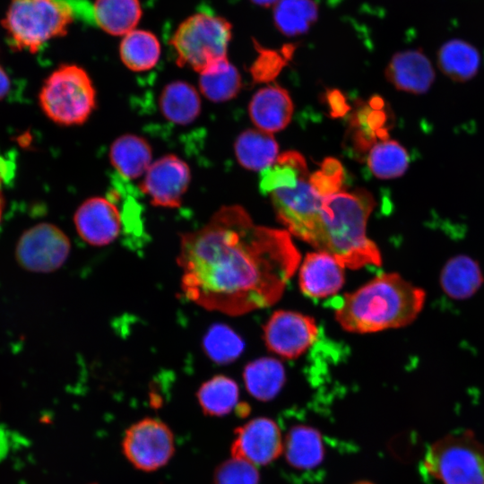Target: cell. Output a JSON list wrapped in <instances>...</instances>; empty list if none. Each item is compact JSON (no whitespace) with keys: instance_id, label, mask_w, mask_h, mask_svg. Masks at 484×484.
I'll use <instances>...</instances> for the list:
<instances>
[{"instance_id":"6da1fadb","label":"cell","mask_w":484,"mask_h":484,"mask_svg":"<svg viewBox=\"0 0 484 484\" xmlns=\"http://www.w3.org/2000/svg\"><path fill=\"white\" fill-rule=\"evenodd\" d=\"M301 255L286 229L255 225L239 205L220 207L180 235L181 290L209 311L237 316L278 302Z\"/></svg>"},{"instance_id":"7a4b0ae2","label":"cell","mask_w":484,"mask_h":484,"mask_svg":"<svg viewBox=\"0 0 484 484\" xmlns=\"http://www.w3.org/2000/svg\"><path fill=\"white\" fill-rule=\"evenodd\" d=\"M425 302L423 289L397 272H386L346 293L335 309L334 317L349 333H377L411 324Z\"/></svg>"},{"instance_id":"3957f363","label":"cell","mask_w":484,"mask_h":484,"mask_svg":"<svg viewBox=\"0 0 484 484\" xmlns=\"http://www.w3.org/2000/svg\"><path fill=\"white\" fill-rule=\"evenodd\" d=\"M375 204L372 194L364 189L339 191L324 197L313 247L332 255L345 268L380 266L381 253L367 237V222Z\"/></svg>"},{"instance_id":"277c9868","label":"cell","mask_w":484,"mask_h":484,"mask_svg":"<svg viewBox=\"0 0 484 484\" xmlns=\"http://www.w3.org/2000/svg\"><path fill=\"white\" fill-rule=\"evenodd\" d=\"M73 22V10L63 0H11L2 25L13 48L36 53L65 36Z\"/></svg>"},{"instance_id":"5b68a950","label":"cell","mask_w":484,"mask_h":484,"mask_svg":"<svg viewBox=\"0 0 484 484\" xmlns=\"http://www.w3.org/2000/svg\"><path fill=\"white\" fill-rule=\"evenodd\" d=\"M232 25L225 18L196 13L185 19L169 39L178 66L202 73L228 59Z\"/></svg>"},{"instance_id":"8992f818","label":"cell","mask_w":484,"mask_h":484,"mask_svg":"<svg viewBox=\"0 0 484 484\" xmlns=\"http://www.w3.org/2000/svg\"><path fill=\"white\" fill-rule=\"evenodd\" d=\"M39 104L56 124L81 125L96 108L97 92L84 68L74 64L62 65L44 82Z\"/></svg>"},{"instance_id":"52a82bcc","label":"cell","mask_w":484,"mask_h":484,"mask_svg":"<svg viewBox=\"0 0 484 484\" xmlns=\"http://www.w3.org/2000/svg\"><path fill=\"white\" fill-rule=\"evenodd\" d=\"M423 466L441 484H484V445L470 429L446 434L428 446Z\"/></svg>"},{"instance_id":"ba28073f","label":"cell","mask_w":484,"mask_h":484,"mask_svg":"<svg viewBox=\"0 0 484 484\" xmlns=\"http://www.w3.org/2000/svg\"><path fill=\"white\" fill-rule=\"evenodd\" d=\"M277 220L294 237L314 246L319 229L322 197L310 182L309 172L295 187H284L271 193Z\"/></svg>"},{"instance_id":"9c48e42d","label":"cell","mask_w":484,"mask_h":484,"mask_svg":"<svg viewBox=\"0 0 484 484\" xmlns=\"http://www.w3.org/2000/svg\"><path fill=\"white\" fill-rule=\"evenodd\" d=\"M71 243L58 227L39 223L25 230L15 246V259L26 271L47 273L59 269L68 258Z\"/></svg>"},{"instance_id":"30bf717a","label":"cell","mask_w":484,"mask_h":484,"mask_svg":"<svg viewBox=\"0 0 484 484\" xmlns=\"http://www.w3.org/2000/svg\"><path fill=\"white\" fill-rule=\"evenodd\" d=\"M126 459L138 470L156 471L174 454V436L161 420L146 418L128 428L122 441Z\"/></svg>"},{"instance_id":"8fae6325","label":"cell","mask_w":484,"mask_h":484,"mask_svg":"<svg viewBox=\"0 0 484 484\" xmlns=\"http://www.w3.org/2000/svg\"><path fill=\"white\" fill-rule=\"evenodd\" d=\"M319 330L309 315L289 310H277L264 325V340L272 352L295 359L316 341Z\"/></svg>"},{"instance_id":"7c38bea8","label":"cell","mask_w":484,"mask_h":484,"mask_svg":"<svg viewBox=\"0 0 484 484\" xmlns=\"http://www.w3.org/2000/svg\"><path fill=\"white\" fill-rule=\"evenodd\" d=\"M190 182L188 164L175 154H166L151 162L140 183V190L154 206L178 208Z\"/></svg>"},{"instance_id":"4fadbf2b","label":"cell","mask_w":484,"mask_h":484,"mask_svg":"<svg viewBox=\"0 0 484 484\" xmlns=\"http://www.w3.org/2000/svg\"><path fill=\"white\" fill-rule=\"evenodd\" d=\"M230 451L233 458L255 466L268 464L283 451L280 428L271 419H253L235 429Z\"/></svg>"},{"instance_id":"5bb4252c","label":"cell","mask_w":484,"mask_h":484,"mask_svg":"<svg viewBox=\"0 0 484 484\" xmlns=\"http://www.w3.org/2000/svg\"><path fill=\"white\" fill-rule=\"evenodd\" d=\"M73 222L78 235L93 246L114 242L122 228L118 207L108 198L90 197L77 208Z\"/></svg>"},{"instance_id":"9a60e30c","label":"cell","mask_w":484,"mask_h":484,"mask_svg":"<svg viewBox=\"0 0 484 484\" xmlns=\"http://www.w3.org/2000/svg\"><path fill=\"white\" fill-rule=\"evenodd\" d=\"M344 268L326 252L315 250L307 253L298 267L301 292L311 298L335 295L344 284Z\"/></svg>"},{"instance_id":"2e32d148","label":"cell","mask_w":484,"mask_h":484,"mask_svg":"<svg viewBox=\"0 0 484 484\" xmlns=\"http://www.w3.org/2000/svg\"><path fill=\"white\" fill-rule=\"evenodd\" d=\"M385 74L397 90L413 94L427 92L435 80L433 65L420 49H407L394 54Z\"/></svg>"},{"instance_id":"e0dca14e","label":"cell","mask_w":484,"mask_h":484,"mask_svg":"<svg viewBox=\"0 0 484 484\" xmlns=\"http://www.w3.org/2000/svg\"><path fill=\"white\" fill-rule=\"evenodd\" d=\"M253 123L264 132L272 134L284 129L290 122L293 103L288 91L274 84L260 89L248 106Z\"/></svg>"},{"instance_id":"ac0fdd59","label":"cell","mask_w":484,"mask_h":484,"mask_svg":"<svg viewBox=\"0 0 484 484\" xmlns=\"http://www.w3.org/2000/svg\"><path fill=\"white\" fill-rule=\"evenodd\" d=\"M108 157L120 176L135 179L143 176L151 164L152 150L145 138L134 134H125L113 141Z\"/></svg>"},{"instance_id":"d6986e66","label":"cell","mask_w":484,"mask_h":484,"mask_svg":"<svg viewBox=\"0 0 484 484\" xmlns=\"http://www.w3.org/2000/svg\"><path fill=\"white\" fill-rule=\"evenodd\" d=\"M484 281L479 264L471 256L458 255L450 258L440 273L443 291L451 298L465 299L473 296Z\"/></svg>"},{"instance_id":"ffe728a7","label":"cell","mask_w":484,"mask_h":484,"mask_svg":"<svg viewBox=\"0 0 484 484\" xmlns=\"http://www.w3.org/2000/svg\"><path fill=\"white\" fill-rule=\"evenodd\" d=\"M288 463L298 470H311L324 460V447L320 432L307 425L292 427L283 443Z\"/></svg>"},{"instance_id":"44dd1931","label":"cell","mask_w":484,"mask_h":484,"mask_svg":"<svg viewBox=\"0 0 484 484\" xmlns=\"http://www.w3.org/2000/svg\"><path fill=\"white\" fill-rule=\"evenodd\" d=\"M162 116L171 123L186 125L201 113V99L196 89L184 81L168 83L159 98Z\"/></svg>"},{"instance_id":"7402d4cb","label":"cell","mask_w":484,"mask_h":484,"mask_svg":"<svg viewBox=\"0 0 484 484\" xmlns=\"http://www.w3.org/2000/svg\"><path fill=\"white\" fill-rule=\"evenodd\" d=\"M142 13L139 0H95L93 4L97 25L112 36H125L135 30Z\"/></svg>"},{"instance_id":"603a6c76","label":"cell","mask_w":484,"mask_h":484,"mask_svg":"<svg viewBox=\"0 0 484 484\" xmlns=\"http://www.w3.org/2000/svg\"><path fill=\"white\" fill-rule=\"evenodd\" d=\"M437 65L451 80L467 82L477 74L480 66V56L471 43L458 39H450L440 47Z\"/></svg>"},{"instance_id":"cb8c5ba5","label":"cell","mask_w":484,"mask_h":484,"mask_svg":"<svg viewBox=\"0 0 484 484\" xmlns=\"http://www.w3.org/2000/svg\"><path fill=\"white\" fill-rule=\"evenodd\" d=\"M234 150L237 160L243 168L264 170L275 162L279 147L271 134L247 129L238 136Z\"/></svg>"},{"instance_id":"d4e9b609","label":"cell","mask_w":484,"mask_h":484,"mask_svg":"<svg viewBox=\"0 0 484 484\" xmlns=\"http://www.w3.org/2000/svg\"><path fill=\"white\" fill-rule=\"evenodd\" d=\"M161 54L160 43L157 36L146 30H134L125 36L119 44V56L122 63L133 72H145L152 69Z\"/></svg>"},{"instance_id":"484cf974","label":"cell","mask_w":484,"mask_h":484,"mask_svg":"<svg viewBox=\"0 0 484 484\" xmlns=\"http://www.w3.org/2000/svg\"><path fill=\"white\" fill-rule=\"evenodd\" d=\"M248 393L260 401L274 398L285 382L283 365L272 358H261L248 363L243 373Z\"/></svg>"},{"instance_id":"4316f807","label":"cell","mask_w":484,"mask_h":484,"mask_svg":"<svg viewBox=\"0 0 484 484\" xmlns=\"http://www.w3.org/2000/svg\"><path fill=\"white\" fill-rule=\"evenodd\" d=\"M272 10L276 29L288 37L307 32L319 15L315 0H279Z\"/></svg>"},{"instance_id":"83f0119b","label":"cell","mask_w":484,"mask_h":484,"mask_svg":"<svg viewBox=\"0 0 484 484\" xmlns=\"http://www.w3.org/2000/svg\"><path fill=\"white\" fill-rule=\"evenodd\" d=\"M238 396V384L222 375L204 382L197 391V400L203 413L213 417L229 414L237 406Z\"/></svg>"},{"instance_id":"f1b7e54d","label":"cell","mask_w":484,"mask_h":484,"mask_svg":"<svg viewBox=\"0 0 484 484\" xmlns=\"http://www.w3.org/2000/svg\"><path fill=\"white\" fill-rule=\"evenodd\" d=\"M308 173L305 158L295 151H289L279 157L260 176V190L264 194L284 187H295L298 179Z\"/></svg>"},{"instance_id":"f546056e","label":"cell","mask_w":484,"mask_h":484,"mask_svg":"<svg viewBox=\"0 0 484 484\" xmlns=\"http://www.w3.org/2000/svg\"><path fill=\"white\" fill-rule=\"evenodd\" d=\"M201 93L213 102H223L236 97L240 91L241 77L229 59L199 73Z\"/></svg>"},{"instance_id":"4dcf8cb0","label":"cell","mask_w":484,"mask_h":484,"mask_svg":"<svg viewBox=\"0 0 484 484\" xmlns=\"http://www.w3.org/2000/svg\"><path fill=\"white\" fill-rule=\"evenodd\" d=\"M367 163L371 172L379 178L390 179L402 176L409 166L405 148L393 140H384L370 150Z\"/></svg>"},{"instance_id":"1f68e13d","label":"cell","mask_w":484,"mask_h":484,"mask_svg":"<svg viewBox=\"0 0 484 484\" xmlns=\"http://www.w3.org/2000/svg\"><path fill=\"white\" fill-rule=\"evenodd\" d=\"M203 346L205 354L217 364H228L236 360L244 350V342L229 326L213 324L206 332Z\"/></svg>"},{"instance_id":"d6a6232c","label":"cell","mask_w":484,"mask_h":484,"mask_svg":"<svg viewBox=\"0 0 484 484\" xmlns=\"http://www.w3.org/2000/svg\"><path fill=\"white\" fill-rule=\"evenodd\" d=\"M259 479L255 465L233 457L220 463L213 475L214 484H259Z\"/></svg>"},{"instance_id":"836d02e7","label":"cell","mask_w":484,"mask_h":484,"mask_svg":"<svg viewBox=\"0 0 484 484\" xmlns=\"http://www.w3.org/2000/svg\"><path fill=\"white\" fill-rule=\"evenodd\" d=\"M342 168L341 163L333 158L326 159L321 169L310 175V182L315 190L325 197L340 191L342 182Z\"/></svg>"},{"instance_id":"e575fe53","label":"cell","mask_w":484,"mask_h":484,"mask_svg":"<svg viewBox=\"0 0 484 484\" xmlns=\"http://www.w3.org/2000/svg\"><path fill=\"white\" fill-rule=\"evenodd\" d=\"M10 79L4 70L0 66V99H4L10 90Z\"/></svg>"},{"instance_id":"d590c367","label":"cell","mask_w":484,"mask_h":484,"mask_svg":"<svg viewBox=\"0 0 484 484\" xmlns=\"http://www.w3.org/2000/svg\"><path fill=\"white\" fill-rule=\"evenodd\" d=\"M255 5L261 7H271L273 6L279 0H249Z\"/></svg>"},{"instance_id":"8d00e7d4","label":"cell","mask_w":484,"mask_h":484,"mask_svg":"<svg viewBox=\"0 0 484 484\" xmlns=\"http://www.w3.org/2000/svg\"><path fill=\"white\" fill-rule=\"evenodd\" d=\"M249 412V407L247 404H239L237 406V413L239 417L244 418Z\"/></svg>"},{"instance_id":"74e56055","label":"cell","mask_w":484,"mask_h":484,"mask_svg":"<svg viewBox=\"0 0 484 484\" xmlns=\"http://www.w3.org/2000/svg\"><path fill=\"white\" fill-rule=\"evenodd\" d=\"M2 213H3V199H2V194L0 192V224H1V220H2Z\"/></svg>"},{"instance_id":"f35d334b","label":"cell","mask_w":484,"mask_h":484,"mask_svg":"<svg viewBox=\"0 0 484 484\" xmlns=\"http://www.w3.org/2000/svg\"><path fill=\"white\" fill-rule=\"evenodd\" d=\"M353 484H374V483H372L370 481H367V480H360V481H357V482H355Z\"/></svg>"},{"instance_id":"ab89813d","label":"cell","mask_w":484,"mask_h":484,"mask_svg":"<svg viewBox=\"0 0 484 484\" xmlns=\"http://www.w3.org/2000/svg\"><path fill=\"white\" fill-rule=\"evenodd\" d=\"M91 484H96V483H91Z\"/></svg>"}]
</instances>
